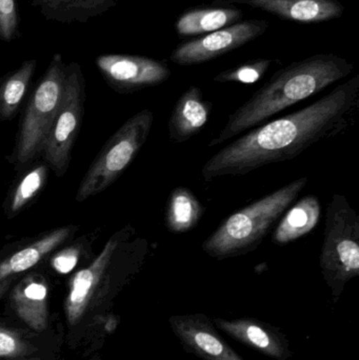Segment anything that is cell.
Masks as SVG:
<instances>
[{"mask_svg": "<svg viewBox=\"0 0 359 360\" xmlns=\"http://www.w3.org/2000/svg\"><path fill=\"white\" fill-rule=\"evenodd\" d=\"M359 110V75L308 107L268 122L223 148L202 169L206 181L244 176L294 160L309 148L351 128Z\"/></svg>", "mask_w": 359, "mask_h": 360, "instance_id": "cell-1", "label": "cell"}, {"mask_svg": "<svg viewBox=\"0 0 359 360\" xmlns=\"http://www.w3.org/2000/svg\"><path fill=\"white\" fill-rule=\"evenodd\" d=\"M354 65L334 54H318L276 72L228 118L223 130L209 143L218 147L229 139L268 122L284 110L314 96L347 77Z\"/></svg>", "mask_w": 359, "mask_h": 360, "instance_id": "cell-2", "label": "cell"}, {"mask_svg": "<svg viewBox=\"0 0 359 360\" xmlns=\"http://www.w3.org/2000/svg\"><path fill=\"white\" fill-rule=\"evenodd\" d=\"M308 181V177L294 180L231 214L204 241L202 251L219 260L255 251L299 198Z\"/></svg>", "mask_w": 359, "mask_h": 360, "instance_id": "cell-3", "label": "cell"}, {"mask_svg": "<svg viewBox=\"0 0 359 360\" xmlns=\"http://www.w3.org/2000/svg\"><path fill=\"white\" fill-rule=\"evenodd\" d=\"M67 65L63 55H53L48 69L30 97L15 139L8 164L18 171L41 156L42 149L63 101Z\"/></svg>", "mask_w": 359, "mask_h": 360, "instance_id": "cell-4", "label": "cell"}, {"mask_svg": "<svg viewBox=\"0 0 359 360\" xmlns=\"http://www.w3.org/2000/svg\"><path fill=\"white\" fill-rule=\"evenodd\" d=\"M320 266L335 300L359 275V216L344 195H333L327 207Z\"/></svg>", "mask_w": 359, "mask_h": 360, "instance_id": "cell-5", "label": "cell"}, {"mask_svg": "<svg viewBox=\"0 0 359 360\" xmlns=\"http://www.w3.org/2000/svg\"><path fill=\"white\" fill-rule=\"evenodd\" d=\"M154 115L143 110L129 118L103 146L86 171L76 193V201L82 202L111 186L134 162L149 139Z\"/></svg>", "mask_w": 359, "mask_h": 360, "instance_id": "cell-6", "label": "cell"}, {"mask_svg": "<svg viewBox=\"0 0 359 360\" xmlns=\"http://www.w3.org/2000/svg\"><path fill=\"white\" fill-rule=\"evenodd\" d=\"M84 103L86 79L79 63L73 61L67 65L63 101L40 156L57 177H63L71 164L72 150L79 134Z\"/></svg>", "mask_w": 359, "mask_h": 360, "instance_id": "cell-7", "label": "cell"}, {"mask_svg": "<svg viewBox=\"0 0 359 360\" xmlns=\"http://www.w3.org/2000/svg\"><path fill=\"white\" fill-rule=\"evenodd\" d=\"M268 27L269 22L261 19L234 23L179 44L171 54V60L181 67L208 63L252 41L263 35Z\"/></svg>", "mask_w": 359, "mask_h": 360, "instance_id": "cell-8", "label": "cell"}, {"mask_svg": "<svg viewBox=\"0 0 359 360\" xmlns=\"http://www.w3.org/2000/svg\"><path fill=\"white\" fill-rule=\"evenodd\" d=\"M95 65L107 86L120 94L159 86L171 76L164 61L139 55H99Z\"/></svg>", "mask_w": 359, "mask_h": 360, "instance_id": "cell-9", "label": "cell"}, {"mask_svg": "<svg viewBox=\"0 0 359 360\" xmlns=\"http://www.w3.org/2000/svg\"><path fill=\"white\" fill-rule=\"evenodd\" d=\"M79 226H58L6 245L0 251V283L29 272L75 237Z\"/></svg>", "mask_w": 359, "mask_h": 360, "instance_id": "cell-10", "label": "cell"}, {"mask_svg": "<svg viewBox=\"0 0 359 360\" xmlns=\"http://www.w3.org/2000/svg\"><path fill=\"white\" fill-rule=\"evenodd\" d=\"M169 321L176 338L200 359L244 360L218 335L204 315H175Z\"/></svg>", "mask_w": 359, "mask_h": 360, "instance_id": "cell-11", "label": "cell"}, {"mask_svg": "<svg viewBox=\"0 0 359 360\" xmlns=\"http://www.w3.org/2000/svg\"><path fill=\"white\" fill-rule=\"evenodd\" d=\"M214 4H247L286 20L318 23L343 16L345 6L337 0H214Z\"/></svg>", "mask_w": 359, "mask_h": 360, "instance_id": "cell-12", "label": "cell"}, {"mask_svg": "<svg viewBox=\"0 0 359 360\" xmlns=\"http://www.w3.org/2000/svg\"><path fill=\"white\" fill-rule=\"evenodd\" d=\"M214 323L234 340L271 359L287 360L292 355L286 338L273 328L256 319H215Z\"/></svg>", "mask_w": 359, "mask_h": 360, "instance_id": "cell-13", "label": "cell"}, {"mask_svg": "<svg viewBox=\"0 0 359 360\" xmlns=\"http://www.w3.org/2000/svg\"><path fill=\"white\" fill-rule=\"evenodd\" d=\"M48 281L38 272L25 275L11 291L15 312L27 327L37 332L48 326Z\"/></svg>", "mask_w": 359, "mask_h": 360, "instance_id": "cell-14", "label": "cell"}, {"mask_svg": "<svg viewBox=\"0 0 359 360\" xmlns=\"http://www.w3.org/2000/svg\"><path fill=\"white\" fill-rule=\"evenodd\" d=\"M212 103L206 101L200 88L191 86L175 103L168 122L169 139L173 143L190 141L208 124Z\"/></svg>", "mask_w": 359, "mask_h": 360, "instance_id": "cell-15", "label": "cell"}, {"mask_svg": "<svg viewBox=\"0 0 359 360\" xmlns=\"http://www.w3.org/2000/svg\"><path fill=\"white\" fill-rule=\"evenodd\" d=\"M322 214L320 198L306 195L293 203L274 228L272 243L286 245L311 233L318 226Z\"/></svg>", "mask_w": 359, "mask_h": 360, "instance_id": "cell-16", "label": "cell"}, {"mask_svg": "<svg viewBox=\"0 0 359 360\" xmlns=\"http://www.w3.org/2000/svg\"><path fill=\"white\" fill-rule=\"evenodd\" d=\"M39 8L46 20L60 23H86L111 10L118 0H27Z\"/></svg>", "mask_w": 359, "mask_h": 360, "instance_id": "cell-17", "label": "cell"}, {"mask_svg": "<svg viewBox=\"0 0 359 360\" xmlns=\"http://www.w3.org/2000/svg\"><path fill=\"white\" fill-rule=\"evenodd\" d=\"M242 12L231 6L194 8L183 13L176 21L179 37L202 36L237 22Z\"/></svg>", "mask_w": 359, "mask_h": 360, "instance_id": "cell-18", "label": "cell"}, {"mask_svg": "<svg viewBox=\"0 0 359 360\" xmlns=\"http://www.w3.org/2000/svg\"><path fill=\"white\" fill-rule=\"evenodd\" d=\"M206 212L200 199L185 186L171 192L164 211V226L173 234H183L197 226Z\"/></svg>", "mask_w": 359, "mask_h": 360, "instance_id": "cell-19", "label": "cell"}, {"mask_svg": "<svg viewBox=\"0 0 359 360\" xmlns=\"http://www.w3.org/2000/svg\"><path fill=\"white\" fill-rule=\"evenodd\" d=\"M48 171L44 160L37 162L15 182L2 207L8 219L16 217L39 196L48 181Z\"/></svg>", "mask_w": 359, "mask_h": 360, "instance_id": "cell-20", "label": "cell"}, {"mask_svg": "<svg viewBox=\"0 0 359 360\" xmlns=\"http://www.w3.org/2000/svg\"><path fill=\"white\" fill-rule=\"evenodd\" d=\"M37 60L23 61L20 67L6 74L0 82V122L14 120L25 101Z\"/></svg>", "mask_w": 359, "mask_h": 360, "instance_id": "cell-21", "label": "cell"}, {"mask_svg": "<svg viewBox=\"0 0 359 360\" xmlns=\"http://www.w3.org/2000/svg\"><path fill=\"white\" fill-rule=\"evenodd\" d=\"M99 233L100 230L97 229L77 238L74 237L71 241L53 252L46 262L57 274L67 275L73 272L82 262L93 257V245L98 238Z\"/></svg>", "mask_w": 359, "mask_h": 360, "instance_id": "cell-22", "label": "cell"}, {"mask_svg": "<svg viewBox=\"0 0 359 360\" xmlns=\"http://www.w3.org/2000/svg\"><path fill=\"white\" fill-rule=\"evenodd\" d=\"M271 59L259 58L248 61L244 65L226 70L215 76L214 82L219 84L236 82V84H252L259 82L265 76L271 65Z\"/></svg>", "mask_w": 359, "mask_h": 360, "instance_id": "cell-23", "label": "cell"}, {"mask_svg": "<svg viewBox=\"0 0 359 360\" xmlns=\"http://www.w3.org/2000/svg\"><path fill=\"white\" fill-rule=\"evenodd\" d=\"M20 15L16 0H0V41L20 37Z\"/></svg>", "mask_w": 359, "mask_h": 360, "instance_id": "cell-24", "label": "cell"}, {"mask_svg": "<svg viewBox=\"0 0 359 360\" xmlns=\"http://www.w3.org/2000/svg\"><path fill=\"white\" fill-rule=\"evenodd\" d=\"M34 351L36 349L16 332L0 328V357L19 359L32 354Z\"/></svg>", "mask_w": 359, "mask_h": 360, "instance_id": "cell-25", "label": "cell"}, {"mask_svg": "<svg viewBox=\"0 0 359 360\" xmlns=\"http://www.w3.org/2000/svg\"><path fill=\"white\" fill-rule=\"evenodd\" d=\"M15 279H8L0 283V300L4 297V294L10 290L11 285L14 283Z\"/></svg>", "mask_w": 359, "mask_h": 360, "instance_id": "cell-26", "label": "cell"}, {"mask_svg": "<svg viewBox=\"0 0 359 360\" xmlns=\"http://www.w3.org/2000/svg\"><path fill=\"white\" fill-rule=\"evenodd\" d=\"M0 82H1V78H0Z\"/></svg>", "mask_w": 359, "mask_h": 360, "instance_id": "cell-27", "label": "cell"}]
</instances>
